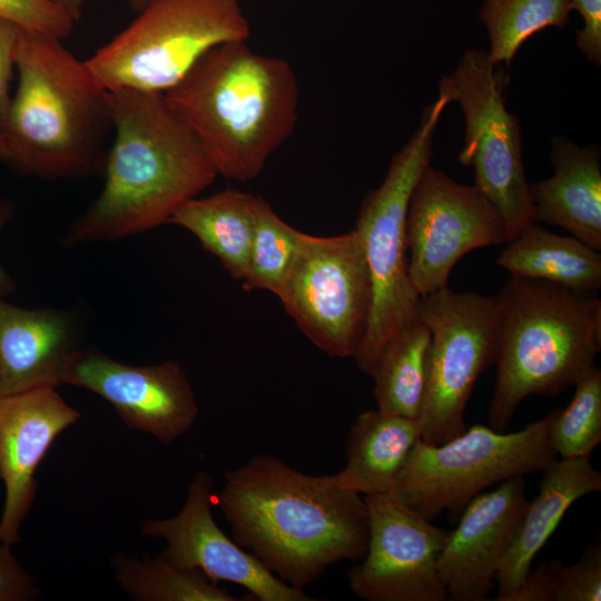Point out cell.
Wrapping results in <instances>:
<instances>
[{"label": "cell", "mask_w": 601, "mask_h": 601, "mask_svg": "<svg viewBox=\"0 0 601 601\" xmlns=\"http://www.w3.org/2000/svg\"><path fill=\"white\" fill-rule=\"evenodd\" d=\"M215 502L234 541L297 589L341 561H359L367 549L364 496L341 487L333 474L308 475L274 455L227 471Z\"/></svg>", "instance_id": "6da1fadb"}, {"label": "cell", "mask_w": 601, "mask_h": 601, "mask_svg": "<svg viewBox=\"0 0 601 601\" xmlns=\"http://www.w3.org/2000/svg\"><path fill=\"white\" fill-rule=\"evenodd\" d=\"M114 140L95 201L61 238L70 248L134 236L169 223L218 176L165 92L109 91Z\"/></svg>", "instance_id": "7a4b0ae2"}, {"label": "cell", "mask_w": 601, "mask_h": 601, "mask_svg": "<svg viewBox=\"0 0 601 601\" xmlns=\"http://www.w3.org/2000/svg\"><path fill=\"white\" fill-rule=\"evenodd\" d=\"M165 97L217 174L238 181L262 174L298 119L293 67L254 51L247 40L207 51Z\"/></svg>", "instance_id": "3957f363"}, {"label": "cell", "mask_w": 601, "mask_h": 601, "mask_svg": "<svg viewBox=\"0 0 601 601\" xmlns=\"http://www.w3.org/2000/svg\"><path fill=\"white\" fill-rule=\"evenodd\" d=\"M18 87L1 137L4 160L47 180L102 173L114 131L109 91L60 39L21 29Z\"/></svg>", "instance_id": "277c9868"}, {"label": "cell", "mask_w": 601, "mask_h": 601, "mask_svg": "<svg viewBox=\"0 0 601 601\" xmlns=\"http://www.w3.org/2000/svg\"><path fill=\"white\" fill-rule=\"evenodd\" d=\"M494 298L499 343L487 420L505 432L525 397L555 395L597 366L601 300L597 293L513 275Z\"/></svg>", "instance_id": "5b68a950"}, {"label": "cell", "mask_w": 601, "mask_h": 601, "mask_svg": "<svg viewBox=\"0 0 601 601\" xmlns=\"http://www.w3.org/2000/svg\"><path fill=\"white\" fill-rule=\"evenodd\" d=\"M449 97L437 98L424 110L420 126L392 157L382 184L359 207V233L370 268L373 304L365 337L354 358L370 376L384 346L416 318L421 296L408 273L406 215L412 193L433 154V137Z\"/></svg>", "instance_id": "8992f818"}, {"label": "cell", "mask_w": 601, "mask_h": 601, "mask_svg": "<svg viewBox=\"0 0 601 601\" xmlns=\"http://www.w3.org/2000/svg\"><path fill=\"white\" fill-rule=\"evenodd\" d=\"M243 0H149L87 67L108 91L166 92L210 49L250 37Z\"/></svg>", "instance_id": "52a82bcc"}, {"label": "cell", "mask_w": 601, "mask_h": 601, "mask_svg": "<svg viewBox=\"0 0 601 601\" xmlns=\"http://www.w3.org/2000/svg\"><path fill=\"white\" fill-rule=\"evenodd\" d=\"M553 413L518 432L473 425L441 444L420 440L401 470L394 491L430 521L445 511L452 521H457L464 508L489 486L543 472L558 460L549 441Z\"/></svg>", "instance_id": "ba28073f"}, {"label": "cell", "mask_w": 601, "mask_h": 601, "mask_svg": "<svg viewBox=\"0 0 601 601\" xmlns=\"http://www.w3.org/2000/svg\"><path fill=\"white\" fill-rule=\"evenodd\" d=\"M509 75L486 51L467 49L454 70L439 81V91L457 102L465 120L459 161L474 169V185L500 213L509 242L535 220L522 158L519 119L505 106Z\"/></svg>", "instance_id": "9c48e42d"}, {"label": "cell", "mask_w": 601, "mask_h": 601, "mask_svg": "<svg viewBox=\"0 0 601 601\" xmlns=\"http://www.w3.org/2000/svg\"><path fill=\"white\" fill-rule=\"evenodd\" d=\"M416 317L430 329L421 440L444 443L466 428L464 413L479 376L495 363L499 323L494 296L449 286L422 296Z\"/></svg>", "instance_id": "30bf717a"}, {"label": "cell", "mask_w": 601, "mask_h": 601, "mask_svg": "<svg viewBox=\"0 0 601 601\" xmlns=\"http://www.w3.org/2000/svg\"><path fill=\"white\" fill-rule=\"evenodd\" d=\"M276 296L304 335L333 357H354L370 322L373 287L362 237L302 233Z\"/></svg>", "instance_id": "8fae6325"}, {"label": "cell", "mask_w": 601, "mask_h": 601, "mask_svg": "<svg viewBox=\"0 0 601 601\" xmlns=\"http://www.w3.org/2000/svg\"><path fill=\"white\" fill-rule=\"evenodd\" d=\"M406 243L410 278L422 297L446 287L464 255L509 243V235L500 213L477 186L460 184L430 165L410 199Z\"/></svg>", "instance_id": "7c38bea8"}, {"label": "cell", "mask_w": 601, "mask_h": 601, "mask_svg": "<svg viewBox=\"0 0 601 601\" xmlns=\"http://www.w3.org/2000/svg\"><path fill=\"white\" fill-rule=\"evenodd\" d=\"M368 543L347 571L349 589L366 601H444L437 560L447 531L406 505L393 490L364 495Z\"/></svg>", "instance_id": "4fadbf2b"}, {"label": "cell", "mask_w": 601, "mask_h": 601, "mask_svg": "<svg viewBox=\"0 0 601 601\" xmlns=\"http://www.w3.org/2000/svg\"><path fill=\"white\" fill-rule=\"evenodd\" d=\"M65 384L89 390L110 403L125 424L164 444L185 435L199 407L190 382L176 361L135 366L92 346H82Z\"/></svg>", "instance_id": "5bb4252c"}, {"label": "cell", "mask_w": 601, "mask_h": 601, "mask_svg": "<svg viewBox=\"0 0 601 601\" xmlns=\"http://www.w3.org/2000/svg\"><path fill=\"white\" fill-rule=\"evenodd\" d=\"M215 495L213 477L199 471L183 509L168 519L146 520L141 534L167 542L159 555L169 563L199 570L215 582L238 584L259 601L317 600L282 581L225 534L213 516Z\"/></svg>", "instance_id": "9a60e30c"}, {"label": "cell", "mask_w": 601, "mask_h": 601, "mask_svg": "<svg viewBox=\"0 0 601 601\" xmlns=\"http://www.w3.org/2000/svg\"><path fill=\"white\" fill-rule=\"evenodd\" d=\"M525 481L516 476L475 496L447 532L437 571L452 601L489 600L499 566L528 506Z\"/></svg>", "instance_id": "2e32d148"}, {"label": "cell", "mask_w": 601, "mask_h": 601, "mask_svg": "<svg viewBox=\"0 0 601 601\" xmlns=\"http://www.w3.org/2000/svg\"><path fill=\"white\" fill-rule=\"evenodd\" d=\"M81 414L56 387L0 395V480L4 503L0 540L14 545L37 491L36 471L55 440Z\"/></svg>", "instance_id": "e0dca14e"}, {"label": "cell", "mask_w": 601, "mask_h": 601, "mask_svg": "<svg viewBox=\"0 0 601 601\" xmlns=\"http://www.w3.org/2000/svg\"><path fill=\"white\" fill-rule=\"evenodd\" d=\"M73 311L23 308L0 297V395L65 384L80 345Z\"/></svg>", "instance_id": "ac0fdd59"}, {"label": "cell", "mask_w": 601, "mask_h": 601, "mask_svg": "<svg viewBox=\"0 0 601 601\" xmlns=\"http://www.w3.org/2000/svg\"><path fill=\"white\" fill-rule=\"evenodd\" d=\"M553 175L530 184L536 223L561 227L601 249V162L598 146H579L560 136L551 139Z\"/></svg>", "instance_id": "d6986e66"}, {"label": "cell", "mask_w": 601, "mask_h": 601, "mask_svg": "<svg viewBox=\"0 0 601 601\" xmlns=\"http://www.w3.org/2000/svg\"><path fill=\"white\" fill-rule=\"evenodd\" d=\"M542 473L539 493L528 502L515 538L499 566L495 578L497 601H505L523 582L535 555L570 506L584 495L601 490V473L592 466L590 457L556 460Z\"/></svg>", "instance_id": "ffe728a7"}, {"label": "cell", "mask_w": 601, "mask_h": 601, "mask_svg": "<svg viewBox=\"0 0 601 601\" xmlns=\"http://www.w3.org/2000/svg\"><path fill=\"white\" fill-rule=\"evenodd\" d=\"M420 440L416 418L377 408L362 412L347 434L345 466L333 476L341 487L363 496L388 492Z\"/></svg>", "instance_id": "44dd1931"}, {"label": "cell", "mask_w": 601, "mask_h": 601, "mask_svg": "<svg viewBox=\"0 0 601 601\" xmlns=\"http://www.w3.org/2000/svg\"><path fill=\"white\" fill-rule=\"evenodd\" d=\"M257 201L258 196L227 188L189 200L169 223L191 233L233 278L244 280L248 272Z\"/></svg>", "instance_id": "7402d4cb"}, {"label": "cell", "mask_w": 601, "mask_h": 601, "mask_svg": "<svg viewBox=\"0 0 601 601\" xmlns=\"http://www.w3.org/2000/svg\"><path fill=\"white\" fill-rule=\"evenodd\" d=\"M513 276L544 279L582 292L601 287V254L573 236L528 225L496 258Z\"/></svg>", "instance_id": "603a6c76"}, {"label": "cell", "mask_w": 601, "mask_h": 601, "mask_svg": "<svg viewBox=\"0 0 601 601\" xmlns=\"http://www.w3.org/2000/svg\"><path fill=\"white\" fill-rule=\"evenodd\" d=\"M430 341L428 327L416 317L384 346L370 374L378 411L417 420Z\"/></svg>", "instance_id": "cb8c5ba5"}, {"label": "cell", "mask_w": 601, "mask_h": 601, "mask_svg": "<svg viewBox=\"0 0 601 601\" xmlns=\"http://www.w3.org/2000/svg\"><path fill=\"white\" fill-rule=\"evenodd\" d=\"M116 579L127 594L137 601H239L196 569L178 568L159 554L141 560L116 554L112 558Z\"/></svg>", "instance_id": "d4e9b609"}, {"label": "cell", "mask_w": 601, "mask_h": 601, "mask_svg": "<svg viewBox=\"0 0 601 601\" xmlns=\"http://www.w3.org/2000/svg\"><path fill=\"white\" fill-rule=\"evenodd\" d=\"M571 0H484L479 17L487 36L490 61L510 67L521 46L533 35L570 20Z\"/></svg>", "instance_id": "484cf974"}, {"label": "cell", "mask_w": 601, "mask_h": 601, "mask_svg": "<svg viewBox=\"0 0 601 601\" xmlns=\"http://www.w3.org/2000/svg\"><path fill=\"white\" fill-rule=\"evenodd\" d=\"M302 233L285 223L272 206L258 196L244 288L264 289L276 295L294 262Z\"/></svg>", "instance_id": "4316f807"}, {"label": "cell", "mask_w": 601, "mask_h": 601, "mask_svg": "<svg viewBox=\"0 0 601 601\" xmlns=\"http://www.w3.org/2000/svg\"><path fill=\"white\" fill-rule=\"evenodd\" d=\"M571 402L553 411L549 441L561 459L590 457L601 441V371L594 367L574 385Z\"/></svg>", "instance_id": "83f0119b"}, {"label": "cell", "mask_w": 601, "mask_h": 601, "mask_svg": "<svg viewBox=\"0 0 601 601\" xmlns=\"http://www.w3.org/2000/svg\"><path fill=\"white\" fill-rule=\"evenodd\" d=\"M0 18L20 28L58 38L68 37L76 21L50 0H0Z\"/></svg>", "instance_id": "f1b7e54d"}, {"label": "cell", "mask_w": 601, "mask_h": 601, "mask_svg": "<svg viewBox=\"0 0 601 601\" xmlns=\"http://www.w3.org/2000/svg\"><path fill=\"white\" fill-rule=\"evenodd\" d=\"M556 579L555 601L601 600V544L589 546L571 565L554 560Z\"/></svg>", "instance_id": "f546056e"}, {"label": "cell", "mask_w": 601, "mask_h": 601, "mask_svg": "<svg viewBox=\"0 0 601 601\" xmlns=\"http://www.w3.org/2000/svg\"><path fill=\"white\" fill-rule=\"evenodd\" d=\"M11 546L0 540V601L35 600L40 591L12 554Z\"/></svg>", "instance_id": "4dcf8cb0"}, {"label": "cell", "mask_w": 601, "mask_h": 601, "mask_svg": "<svg viewBox=\"0 0 601 601\" xmlns=\"http://www.w3.org/2000/svg\"><path fill=\"white\" fill-rule=\"evenodd\" d=\"M21 29L18 24L0 18V135L7 124L11 98L9 87L16 67L17 49Z\"/></svg>", "instance_id": "1f68e13d"}, {"label": "cell", "mask_w": 601, "mask_h": 601, "mask_svg": "<svg viewBox=\"0 0 601 601\" xmlns=\"http://www.w3.org/2000/svg\"><path fill=\"white\" fill-rule=\"evenodd\" d=\"M572 11H578L583 26L575 42L587 60L601 65V0H571Z\"/></svg>", "instance_id": "d6a6232c"}, {"label": "cell", "mask_w": 601, "mask_h": 601, "mask_svg": "<svg viewBox=\"0 0 601 601\" xmlns=\"http://www.w3.org/2000/svg\"><path fill=\"white\" fill-rule=\"evenodd\" d=\"M556 579L554 560L541 562L505 601H555Z\"/></svg>", "instance_id": "836d02e7"}, {"label": "cell", "mask_w": 601, "mask_h": 601, "mask_svg": "<svg viewBox=\"0 0 601 601\" xmlns=\"http://www.w3.org/2000/svg\"><path fill=\"white\" fill-rule=\"evenodd\" d=\"M14 205L7 198H0V233L3 227L14 217ZM17 289L14 280L0 263V297L13 294Z\"/></svg>", "instance_id": "e575fe53"}, {"label": "cell", "mask_w": 601, "mask_h": 601, "mask_svg": "<svg viewBox=\"0 0 601 601\" xmlns=\"http://www.w3.org/2000/svg\"><path fill=\"white\" fill-rule=\"evenodd\" d=\"M65 9L70 17L77 22L82 17V8L85 0H50Z\"/></svg>", "instance_id": "d590c367"}, {"label": "cell", "mask_w": 601, "mask_h": 601, "mask_svg": "<svg viewBox=\"0 0 601 601\" xmlns=\"http://www.w3.org/2000/svg\"><path fill=\"white\" fill-rule=\"evenodd\" d=\"M122 1L138 12L146 6V3L149 0H122ZM250 1H262V0H250Z\"/></svg>", "instance_id": "8d00e7d4"}, {"label": "cell", "mask_w": 601, "mask_h": 601, "mask_svg": "<svg viewBox=\"0 0 601 601\" xmlns=\"http://www.w3.org/2000/svg\"><path fill=\"white\" fill-rule=\"evenodd\" d=\"M4 157H6V147H4V144H3V139L0 135V159L1 160H4Z\"/></svg>", "instance_id": "74e56055"}]
</instances>
